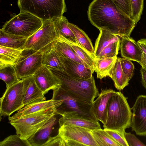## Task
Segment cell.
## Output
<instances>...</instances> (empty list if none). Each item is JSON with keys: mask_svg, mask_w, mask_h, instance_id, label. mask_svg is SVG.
<instances>
[{"mask_svg": "<svg viewBox=\"0 0 146 146\" xmlns=\"http://www.w3.org/2000/svg\"><path fill=\"white\" fill-rule=\"evenodd\" d=\"M89 20L98 29L119 36H130L135 24L112 0H94L88 11Z\"/></svg>", "mask_w": 146, "mask_h": 146, "instance_id": "6da1fadb", "label": "cell"}, {"mask_svg": "<svg viewBox=\"0 0 146 146\" xmlns=\"http://www.w3.org/2000/svg\"><path fill=\"white\" fill-rule=\"evenodd\" d=\"M50 69L60 80V88L75 98L92 104L99 94L93 76L84 79L74 77L64 71Z\"/></svg>", "mask_w": 146, "mask_h": 146, "instance_id": "7a4b0ae2", "label": "cell"}, {"mask_svg": "<svg viewBox=\"0 0 146 146\" xmlns=\"http://www.w3.org/2000/svg\"><path fill=\"white\" fill-rule=\"evenodd\" d=\"M132 113L126 98L121 92H115L110 98L107 106L104 129L125 132L130 127Z\"/></svg>", "mask_w": 146, "mask_h": 146, "instance_id": "3957f363", "label": "cell"}, {"mask_svg": "<svg viewBox=\"0 0 146 146\" xmlns=\"http://www.w3.org/2000/svg\"><path fill=\"white\" fill-rule=\"evenodd\" d=\"M20 12H27L43 21L61 17L66 11L64 0H18Z\"/></svg>", "mask_w": 146, "mask_h": 146, "instance_id": "277c9868", "label": "cell"}, {"mask_svg": "<svg viewBox=\"0 0 146 146\" xmlns=\"http://www.w3.org/2000/svg\"><path fill=\"white\" fill-rule=\"evenodd\" d=\"M56 108L22 116L11 120L10 123L21 139L27 140L52 117L56 115Z\"/></svg>", "mask_w": 146, "mask_h": 146, "instance_id": "5b68a950", "label": "cell"}, {"mask_svg": "<svg viewBox=\"0 0 146 146\" xmlns=\"http://www.w3.org/2000/svg\"><path fill=\"white\" fill-rule=\"evenodd\" d=\"M53 91L52 98L61 99L63 101L61 104L56 109V115L62 116L66 113L72 112L86 118L98 121L91 110L92 104L75 98L60 87Z\"/></svg>", "mask_w": 146, "mask_h": 146, "instance_id": "8992f818", "label": "cell"}, {"mask_svg": "<svg viewBox=\"0 0 146 146\" xmlns=\"http://www.w3.org/2000/svg\"><path fill=\"white\" fill-rule=\"evenodd\" d=\"M43 21L27 12L13 15L1 29L4 32L29 37L42 26Z\"/></svg>", "mask_w": 146, "mask_h": 146, "instance_id": "52a82bcc", "label": "cell"}, {"mask_svg": "<svg viewBox=\"0 0 146 146\" xmlns=\"http://www.w3.org/2000/svg\"><path fill=\"white\" fill-rule=\"evenodd\" d=\"M58 38L52 20L44 21L41 27L28 38L24 48L40 51L44 54L51 49Z\"/></svg>", "mask_w": 146, "mask_h": 146, "instance_id": "ba28073f", "label": "cell"}, {"mask_svg": "<svg viewBox=\"0 0 146 146\" xmlns=\"http://www.w3.org/2000/svg\"><path fill=\"white\" fill-rule=\"evenodd\" d=\"M43 53L25 49L14 66L17 76L22 79L33 75L42 65Z\"/></svg>", "mask_w": 146, "mask_h": 146, "instance_id": "9c48e42d", "label": "cell"}, {"mask_svg": "<svg viewBox=\"0 0 146 146\" xmlns=\"http://www.w3.org/2000/svg\"><path fill=\"white\" fill-rule=\"evenodd\" d=\"M23 90L22 79L7 88L0 98L1 116H9L25 106L23 102Z\"/></svg>", "mask_w": 146, "mask_h": 146, "instance_id": "30bf717a", "label": "cell"}, {"mask_svg": "<svg viewBox=\"0 0 146 146\" xmlns=\"http://www.w3.org/2000/svg\"><path fill=\"white\" fill-rule=\"evenodd\" d=\"M131 108L133 110L130 125L132 131L138 135L146 136V95L138 96Z\"/></svg>", "mask_w": 146, "mask_h": 146, "instance_id": "8fae6325", "label": "cell"}, {"mask_svg": "<svg viewBox=\"0 0 146 146\" xmlns=\"http://www.w3.org/2000/svg\"><path fill=\"white\" fill-rule=\"evenodd\" d=\"M91 130L81 127L63 125L60 127L58 133L64 140H74L84 146H98L93 138Z\"/></svg>", "mask_w": 146, "mask_h": 146, "instance_id": "7c38bea8", "label": "cell"}, {"mask_svg": "<svg viewBox=\"0 0 146 146\" xmlns=\"http://www.w3.org/2000/svg\"><path fill=\"white\" fill-rule=\"evenodd\" d=\"M35 81L44 95L50 90H53L61 87L59 79L49 68L42 65L33 74Z\"/></svg>", "mask_w": 146, "mask_h": 146, "instance_id": "4fadbf2b", "label": "cell"}, {"mask_svg": "<svg viewBox=\"0 0 146 146\" xmlns=\"http://www.w3.org/2000/svg\"><path fill=\"white\" fill-rule=\"evenodd\" d=\"M23 102L24 106L46 100L44 95L36 84L33 75L22 79Z\"/></svg>", "mask_w": 146, "mask_h": 146, "instance_id": "5bb4252c", "label": "cell"}, {"mask_svg": "<svg viewBox=\"0 0 146 146\" xmlns=\"http://www.w3.org/2000/svg\"><path fill=\"white\" fill-rule=\"evenodd\" d=\"M62 100H54L52 98L48 100L38 102L25 106L12 116L9 117V120L45 111L52 108H57L62 103Z\"/></svg>", "mask_w": 146, "mask_h": 146, "instance_id": "9a60e30c", "label": "cell"}, {"mask_svg": "<svg viewBox=\"0 0 146 146\" xmlns=\"http://www.w3.org/2000/svg\"><path fill=\"white\" fill-rule=\"evenodd\" d=\"M119 36L121 56L139 63L141 60L143 51L137 42L130 36Z\"/></svg>", "mask_w": 146, "mask_h": 146, "instance_id": "2e32d148", "label": "cell"}, {"mask_svg": "<svg viewBox=\"0 0 146 146\" xmlns=\"http://www.w3.org/2000/svg\"><path fill=\"white\" fill-rule=\"evenodd\" d=\"M115 91L111 89L102 90L92 104V111L98 120L103 124L106 120L108 100Z\"/></svg>", "mask_w": 146, "mask_h": 146, "instance_id": "e0dca14e", "label": "cell"}, {"mask_svg": "<svg viewBox=\"0 0 146 146\" xmlns=\"http://www.w3.org/2000/svg\"><path fill=\"white\" fill-rule=\"evenodd\" d=\"M58 123L60 127L63 125L73 126L91 130L101 128L98 121L86 118L72 112H68L64 114L59 119Z\"/></svg>", "mask_w": 146, "mask_h": 146, "instance_id": "ac0fdd59", "label": "cell"}, {"mask_svg": "<svg viewBox=\"0 0 146 146\" xmlns=\"http://www.w3.org/2000/svg\"><path fill=\"white\" fill-rule=\"evenodd\" d=\"M56 120L55 116L52 117L27 140L31 146H44L51 137Z\"/></svg>", "mask_w": 146, "mask_h": 146, "instance_id": "d6986e66", "label": "cell"}, {"mask_svg": "<svg viewBox=\"0 0 146 146\" xmlns=\"http://www.w3.org/2000/svg\"><path fill=\"white\" fill-rule=\"evenodd\" d=\"M64 67V71L74 77L87 79L92 76L93 73L83 64L68 58L60 56Z\"/></svg>", "mask_w": 146, "mask_h": 146, "instance_id": "ffe728a7", "label": "cell"}, {"mask_svg": "<svg viewBox=\"0 0 146 146\" xmlns=\"http://www.w3.org/2000/svg\"><path fill=\"white\" fill-rule=\"evenodd\" d=\"M28 37L5 33L0 29V46L18 50L25 49Z\"/></svg>", "mask_w": 146, "mask_h": 146, "instance_id": "44dd1931", "label": "cell"}, {"mask_svg": "<svg viewBox=\"0 0 146 146\" xmlns=\"http://www.w3.org/2000/svg\"><path fill=\"white\" fill-rule=\"evenodd\" d=\"M58 36H60L67 41L78 44L74 35L68 25L66 18L61 17L52 20Z\"/></svg>", "mask_w": 146, "mask_h": 146, "instance_id": "7402d4cb", "label": "cell"}, {"mask_svg": "<svg viewBox=\"0 0 146 146\" xmlns=\"http://www.w3.org/2000/svg\"><path fill=\"white\" fill-rule=\"evenodd\" d=\"M117 58V56L111 58L96 57L94 71L97 78L100 80L110 77L111 72Z\"/></svg>", "mask_w": 146, "mask_h": 146, "instance_id": "603a6c76", "label": "cell"}, {"mask_svg": "<svg viewBox=\"0 0 146 146\" xmlns=\"http://www.w3.org/2000/svg\"><path fill=\"white\" fill-rule=\"evenodd\" d=\"M121 58L117 57L111 72V78L115 88L119 90H123L129 85V80L124 73L121 65Z\"/></svg>", "mask_w": 146, "mask_h": 146, "instance_id": "cb8c5ba5", "label": "cell"}, {"mask_svg": "<svg viewBox=\"0 0 146 146\" xmlns=\"http://www.w3.org/2000/svg\"><path fill=\"white\" fill-rule=\"evenodd\" d=\"M99 34L96 40L94 54L97 57L101 51L110 44L120 40L119 36L106 30L100 29Z\"/></svg>", "mask_w": 146, "mask_h": 146, "instance_id": "d4e9b609", "label": "cell"}, {"mask_svg": "<svg viewBox=\"0 0 146 146\" xmlns=\"http://www.w3.org/2000/svg\"><path fill=\"white\" fill-rule=\"evenodd\" d=\"M58 37L61 38L69 44L76 55L83 64L94 73L95 70L96 57L79 45L68 42L60 36Z\"/></svg>", "mask_w": 146, "mask_h": 146, "instance_id": "484cf974", "label": "cell"}, {"mask_svg": "<svg viewBox=\"0 0 146 146\" xmlns=\"http://www.w3.org/2000/svg\"><path fill=\"white\" fill-rule=\"evenodd\" d=\"M68 25L74 35L78 44L95 56L94 54V48L92 43L86 33L73 24L68 22Z\"/></svg>", "mask_w": 146, "mask_h": 146, "instance_id": "4316f807", "label": "cell"}, {"mask_svg": "<svg viewBox=\"0 0 146 146\" xmlns=\"http://www.w3.org/2000/svg\"><path fill=\"white\" fill-rule=\"evenodd\" d=\"M42 64L50 68L64 71V67L60 58V56L52 46L49 51L43 54Z\"/></svg>", "mask_w": 146, "mask_h": 146, "instance_id": "83f0119b", "label": "cell"}, {"mask_svg": "<svg viewBox=\"0 0 146 146\" xmlns=\"http://www.w3.org/2000/svg\"><path fill=\"white\" fill-rule=\"evenodd\" d=\"M52 46L57 50L60 56L69 58L83 64L76 55L69 44L61 38L58 37Z\"/></svg>", "mask_w": 146, "mask_h": 146, "instance_id": "f1b7e54d", "label": "cell"}, {"mask_svg": "<svg viewBox=\"0 0 146 146\" xmlns=\"http://www.w3.org/2000/svg\"><path fill=\"white\" fill-rule=\"evenodd\" d=\"M0 78L6 83L7 88L19 81L14 66L0 63Z\"/></svg>", "mask_w": 146, "mask_h": 146, "instance_id": "f546056e", "label": "cell"}, {"mask_svg": "<svg viewBox=\"0 0 146 146\" xmlns=\"http://www.w3.org/2000/svg\"><path fill=\"white\" fill-rule=\"evenodd\" d=\"M23 50L0 46V63L14 66Z\"/></svg>", "mask_w": 146, "mask_h": 146, "instance_id": "4dcf8cb0", "label": "cell"}, {"mask_svg": "<svg viewBox=\"0 0 146 146\" xmlns=\"http://www.w3.org/2000/svg\"><path fill=\"white\" fill-rule=\"evenodd\" d=\"M91 132L98 146H121L104 129L91 130Z\"/></svg>", "mask_w": 146, "mask_h": 146, "instance_id": "1f68e13d", "label": "cell"}, {"mask_svg": "<svg viewBox=\"0 0 146 146\" xmlns=\"http://www.w3.org/2000/svg\"><path fill=\"white\" fill-rule=\"evenodd\" d=\"M0 146H31L27 140L21 139L17 134L10 135L0 142Z\"/></svg>", "mask_w": 146, "mask_h": 146, "instance_id": "d6a6232c", "label": "cell"}, {"mask_svg": "<svg viewBox=\"0 0 146 146\" xmlns=\"http://www.w3.org/2000/svg\"><path fill=\"white\" fill-rule=\"evenodd\" d=\"M120 40L114 42L104 48L97 58H113L117 56L120 49Z\"/></svg>", "mask_w": 146, "mask_h": 146, "instance_id": "836d02e7", "label": "cell"}, {"mask_svg": "<svg viewBox=\"0 0 146 146\" xmlns=\"http://www.w3.org/2000/svg\"><path fill=\"white\" fill-rule=\"evenodd\" d=\"M132 19L136 25L141 19L143 8V0H130Z\"/></svg>", "mask_w": 146, "mask_h": 146, "instance_id": "e575fe53", "label": "cell"}, {"mask_svg": "<svg viewBox=\"0 0 146 146\" xmlns=\"http://www.w3.org/2000/svg\"><path fill=\"white\" fill-rule=\"evenodd\" d=\"M132 61L126 58H121L120 62L122 70L130 80L133 75L135 67Z\"/></svg>", "mask_w": 146, "mask_h": 146, "instance_id": "d590c367", "label": "cell"}, {"mask_svg": "<svg viewBox=\"0 0 146 146\" xmlns=\"http://www.w3.org/2000/svg\"><path fill=\"white\" fill-rule=\"evenodd\" d=\"M104 130L121 146H129L124 136L125 132L104 129Z\"/></svg>", "mask_w": 146, "mask_h": 146, "instance_id": "8d00e7d4", "label": "cell"}, {"mask_svg": "<svg viewBox=\"0 0 146 146\" xmlns=\"http://www.w3.org/2000/svg\"><path fill=\"white\" fill-rule=\"evenodd\" d=\"M112 0L122 11L132 19L130 0Z\"/></svg>", "mask_w": 146, "mask_h": 146, "instance_id": "74e56055", "label": "cell"}, {"mask_svg": "<svg viewBox=\"0 0 146 146\" xmlns=\"http://www.w3.org/2000/svg\"><path fill=\"white\" fill-rule=\"evenodd\" d=\"M124 136L129 146H146L134 134L130 132H125Z\"/></svg>", "mask_w": 146, "mask_h": 146, "instance_id": "f35d334b", "label": "cell"}, {"mask_svg": "<svg viewBox=\"0 0 146 146\" xmlns=\"http://www.w3.org/2000/svg\"><path fill=\"white\" fill-rule=\"evenodd\" d=\"M65 146V140L58 133L54 137H51L44 146Z\"/></svg>", "mask_w": 146, "mask_h": 146, "instance_id": "ab89813d", "label": "cell"}, {"mask_svg": "<svg viewBox=\"0 0 146 146\" xmlns=\"http://www.w3.org/2000/svg\"><path fill=\"white\" fill-rule=\"evenodd\" d=\"M140 72L142 84L146 89V71L141 68L140 70Z\"/></svg>", "mask_w": 146, "mask_h": 146, "instance_id": "60d3db41", "label": "cell"}, {"mask_svg": "<svg viewBox=\"0 0 146 146\" xmlns=\"http://www.w3.org/2000/svg\"><path fill=\"white\" fill-rule=\"evenodd\" d=\"M137 42L142 51L146 54V38L141 39Z\"/></svg>", "mask_w": 146, "mask_h": 146, "instance_id": "b9f144b4", "label": "cell"}, {"mask_svg": "<svg viewBox=\"0 0 146 146\" xmlns=\"http://www.w3.org/2000/svg\"><path fill=\"white\" fill-rule=\"evenodd\" d=\"M141 68L146 71V54L143 51V55L141 61L138 63Z\"/></svg>", "mask_w": 146, "mask_h": 146, "instance_id": "7bdbcfd3", "label": "cell"}]
</instances>
